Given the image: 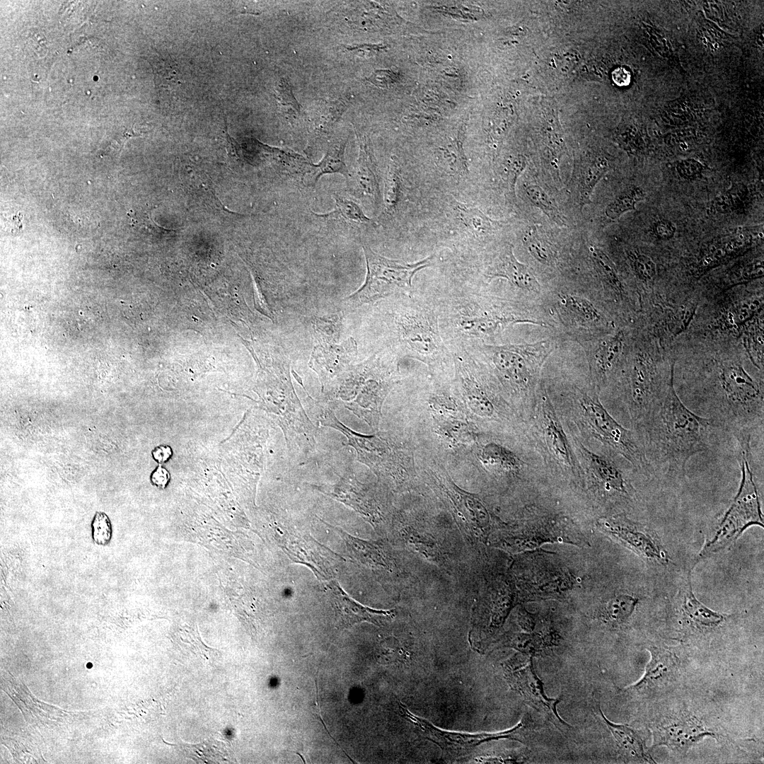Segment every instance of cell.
Returning a JSON list of instances; mask_svg holds the SVG:
<instances>
[{
  "instance_id": "30",
  "label": "cell",
  "mask_w": 764,
  "mask_h": 764,
  "mask_svg": "<svg viewBox=\"0 0 764 764\" xmlns=\"http://www.w3.org/2000/svg\"><path fill=\"white\" fill-rule=\"evenodd\" d=\"M598 715L605 725L610 730L620 748L632 756L649 762L654 760L646 750L645 743L642 733L625 724H615L606 717L601 708L598 705Z\"/></svg>"
},
{
  "instance_id": "35",
  "label": "cell",
  "mask_w": 764,
  "mask_h": 764,
  "mask_svg": "<svg viewBox=\"0 0 764 764\" xmlns=\"http://www.w3.org/2000/svg\"><path fill=\"white\" fill-rule=\"evenodd\" d=\"M457 213L467 230L475 238H485L492 233L499 224L482 211L465 204H457Z\"/></svg>"
},
{
  "instance_id": "29",
  "label": "cell",
  "mask_w": 764,
  "mask_h": 764,
  "mask_svg": "<svg viewBox=\"0 0 764 764\" xmlns=\"http://www.w3.org/2000/svg\"><path fill=\"white\" fill-rule=\"evenodd\" d=\"M347 137L332 141L328 147L323 158L317 164L312 165L311 170L303 179L308 187H315L318 180L325 175L337 173L346 178L349 177V171L345 161V151Z\"/></svg>"
},
{
  "instance_id": "45",
  "label": "cell",
  "mask_w": 764,
  "mask_h": 764,
  "mask_svg": "<svg viewBox=\"0 0 764 764\" xmlns=\"http://www.w3.org/2000/svg\"><path fill=\"white\" fill-rule=\"evenodd\" d=\"M91 538L95 545L105 547L112 538V525L108 515L102 511H96L91 523Z\"/></svg>"
},
{
  "instance_id": "37",
  "label": "cell",
  "mask_w": 764,
  "mask_h": 764,
  "mask_svg": "<svg viewBox=\"0 0 764 764\" xmlns=\"http://www.w3.org/2000/svg\"><path fill=\"white\" fill-rule=\"evenodd\" d=\"M748 190L741 183H734L712 200L710 212L717 214L732 213L743 209L748 201Z\"/></svg>"
},
{
  "instance_id": "52",
  "label": "cell",
  "mask_w": 764,
  "mask_h": 764,
  "mask_svg": "<svg viewBox=\"0 0 764 764\" xmlns=\"http://www.w3.org/2000/svg\"><path fill=\"white\" fill-rule=\"evenodd\" d=\"M344 47L349 52L355 54L359 55V56L367 55V54H371L372 52H374L375 51H378V50L383 48V47H381L380 45H366V44L347 45V46H345Z\"/></svg>"
},
{
  "instance_id": "8",
  "label": "cell",
  "mask_w": 764,
  "mask_h": 764,
  "mask_svg": "<svg viewBox=\"0 0 764 764\" xmlns=\"http://www.w3.org/2000/svg\"><path fill=\"white\" fill-rule=\"evenodd\" d=\"M739 449L741 478L738 492L721 518L712 539L703 548L702 555L727 547L751 525L763 526V514L751 465V447Z\"/></svg>"
},
{
  "instance_id": "5",
  "label": "cell",
  "mask_w": 764,
  "mask_h": 764,
  "mask_svg": "<svg viewBox=\"0 0 764 764\" xmlns=\"http://www.w3.org/2000/svg\"><path fill=\"white\" fill-rule=\"evenodd\" d=\"M388 315L393 340L407 356L433 366L452 355L441 336L432 296H400Z\"/></svg>"
},
{
  "instance_id": "54",
  "label": "cell",
  "mask_w": 764,
  "mask_h": 764,
  "mask_svg": "<svg viewBox=\"0 0 764 764\" xmlns=\"http://www.w3.org/2000/svg\"><path fill=\"white\" fill-rule=\"evenodd\" d=\"M394 74L389 71H377L368 79L377 86H386L393 81Z\"/></svg>"
},
{
  "instance_id": "18",
  "label": "cell",
  "mask_w": 764,
  "mask_h": 764,
  "mask_svg": "<svg viewBox=\"0 0 764 764\" xmlns=\"http://www.w3.org/2000/svg\"><path fill=\"white\" fill-rule=\"evenodd\" d=\"M648 649L651 659L644 674L637 683L624 690L648 693L664 688L676 678L680 667L678 656L669 649L657 646H650Z\"/></svg>"
},
{
  "instance_id": "43",
  "label": "cell",
  "mask_w": 764,
  "mask_h": 764,
  "mask_svg": "<svg viewBox=\"0 0 764 764\" xmlns=\"http://www.w3.org/2000/svg\"><path fill=\"white\" fill-rule=\"evenodd\" d=\"M155 81L158 87H169L180 82L177 64L170 58H156L153 62Z\"/></svg>"
},
{
  "instance_id": "47",
  "label": "cell",
  "mask_w": 764,
  "mask_h": 764,
  "mask_svg": "<svg viewBox=\"0 0 764 764\" xmlns=\"http://www.w3.org/2000/svg\"><path fill=\"white\" fill-rule=\"evenodd\" d=\"M676 170L681 178L691 181L702 177L704 166L694 159L681 160L676 163Z\"/></svg>"
},
{
  "instance_id": "4",
  "label": "cell",
  "mask_w": 764,
  "mask_h": 764,
  "mask_svg": "<svg viewBox=\"0 0 764 764\" xmlns=\"http://www.w3.org/2000/svg\"><path fill=\"white\" fill-rule=\"evenodd\" d=\"M641 339L619 366L635 427L662 398L673 379L674 359L670 349L647 329Z\"/></svg>"
},
{
  "instance_id": "24",
  "label": "cell",
  "mask_w": 764,
  "mask_h": 764,
  "mask_svg": "<svg viewBox=\"0 0 764 764\" xmlns=\"http://www.w3.org/2000/svg\"><path fill=\"white\" fill-rule=\"evenodd\" d=\"M610 168L609 161L601 154L589 152L578 160L572 179L581 207L591 202V196L596 185Z\"/></svg>"
},
{
  "instance_id": "23",
  "label": "cell",
  "mask_w": 764,
  "mask_h": 764,
  "mask_svg": "<svg viewBox=\"0 0 764 764\" xmlns=\"http://www.w3.org/2000/svg\"><path fill=\"white\" fill-rule=\"evenodd\" d=\"M579 449L604 490L614 495L626 497L629 494L625 475L612 457L592 452L581 444Z\"/></svg>"
},
{
  "instance_id": "40",
  "label": "cell",
  "mask_w": 764,
  "mask_h": 764,
  "mask_svg": "<svg viewBox=\"0 0 764 764\" xmlns=\"http://www.w3.org/2000/svg\"><path fill=\"white\" fill-rule=\"evenodd\" d=\"M646 194L639 186H631L612 200L605 209V215L611 220L618 219L624 213L636 209V204L645 199Z\"/></svg>"
},
{
  "instance_id": "20",
  "label": "cell",
  "mask_w": 764,
  "mask_h": 764,
  "mask_svg": "<svg viewBox=\"0 0 764 764\" xmlns=\"http://www.w3.org/2000/svg\"><path fill=\"white\" fill-rule=\"evenodd\" d=\"M366 487L348 470L328 490H318L353 508L370 523L376 524L381 519V515L375 499Z\"/></svg>"
},
{
  "instance_id": "14",
  "label": "cell",
  "mask_w": 764,
  "mask_h": 764,
  "mask_svg": "<svg viewBox=\"0 0 764 764\" xmlns=\"http://www.w3.org/2000/svg\"><path fill=\"white\" fill-rule=\"evenodd\" d=\"M357 354V343L352 337L340 345L323 342L314 347L309 366L318 374L323 392L335 388L338 380L351 369Z\"/></svg>"
},
{
  "instance_id": "31",
  "label": "cell",
  "mask_w": 764,
  "mask_h": 764,
  "mask_svg": "<svg viewBox=\"0 0 764 764\" xmlns=\"http://www.w3.org/2000/svg\"><path fill=\"white\" fill-rule=\"evenodd\" d=\"M560 301L568 315L579 324L596 326L607 323L602 313L586 299L565 294L560 296Z\"/></svg>"
},
{
  "instance_id": "22",
  "label": "cell",
  "mask_w": 764,
  "mask_h": 764,
  "mask_svg": "<svg viewBox=\"0 0 764 764\" xmlns=\"http://www.w3.org/2000/svg\"><path fill=\"white\" fill-rule=\"evenodd\" d=\"M678 608L683 623L700 632L716 628L725 618L722 614L710 609L697 599L693 591L690 575L681 591Z\"/></svg>"
},
{
  "instance_id": "12",
  "label": "cell",
  "mask_w": 764,
  "mask_h": 764,
  "mask_svg": "<svg viewBox=\"0 0 764 764\" xmlns=\"http://www.w3.org/2000/svg\"><path fill=\"white\" fill-rule=\"evenodd\" d=\"M521 654L505 663V676L509 683L530 706L544 715L559 731L565 734L572 727L565 722L557 712L556 707L561 698H550L545 695L543 683L534 669L533 656Z\"/></svg>"
},
{
  "instance_id": "33",
  "label": "cell",
  "mask_w": 764,
  "mask_h": 764,
  "mask_svg": "<svg viewBox=\"0 0 764 764\" xmlns=\"http://www.w3.org/2000/svg\"><path fill=\"white\" fill-rule=\"evenodd\" d=\"M504 646L514 648L520 653L534 656L554 644L551 633L526 632L513 633L502 640Z\"/></svg>"
},
{
  "instance_id": "10",
  "label": "cell",
  "mask_w": 764,
  "mask_h": 764,
  "mask_svg": "<svg viewBox=\"0 0 764 764\" xmlns=\"http://www.w3.org/2000/svg\"><path fill=\"white\" fill-rule=\"evenodd\" d=\"M399 712L420 738L436 743L441 750L443 757L449 760L468 757L480 743L492 740L509 739L523 743L529 728L528 721L523 718L515 727L504 731L479 734L456 732L435 727L427 719L412 713L400 702Z\"/></svg>"
},
{
  "instance_id": "3",
  "label": "cell",
  "mask_w": 764,
  "mask_h": 764,
  "mask_svg": "<svg viewBox=\"0 0 764 764\" xmlns=\"http://www.w3.org/2000/svg\"><path fill=\"white\" fill-rule=\"evenodd\" d=\"M432 298L441 336L451 352L487 344L518 323L539 324L525 318L511 303L471 289H458Z\"/></svg>"
},
{
  "instance_id": "9",
  "label": "cell",
  "mask_w": 764,
  "mask_h": 764,
  "mask_svg": "<svg viewBox=\"0 0 764 764\" xmlns=\"http://www.w3.org/2000/svg\"><path fill=\"white\" fill-rule=\"evenodd\" d=\"M579 401L584 424L591 434L625 458L635 469L651 474L638 434L620 424L603 406L597 395L581 392Z\"/></svg>"
},
{
  "instance_id": "26",
  "label": "cell",
  "mask_w": 764,
  "mask_h": 764,
  "mask_svg": "<svg viewBox=\"0 0 764 764\" xmlns=\"http://www.w3.org/2000/svg\"><path fill=\"white\" fill-rule=\"evenodd\" d=\"M541 427L550 451L569 468L576 463L566 434L549 400L543 396L540 410Z\"/></svg>"
},
{
  "instance_id": "1",
  "label": "cell",
  "mask_w": 764,
  "mask_h": 764,
  "mask_svg": "<svg viewBox=\"0 0 764 764\" xmlns=\"http://www.w3.org/2000/svg\"><path fill=\"white\" fill-rule=\"evenodd\" d=\"M671 345L673 378L697 415L731 434L738 444L763 429V370L741 337L685 332Z\"/></svg>"
},
{
  "instance_id": "6",
  "label": "cell",
  "mask_w": 764,
  "mask_h": 764,
  "mask_svg": "<svg viewBox=\"0 0 764 764\" xmlns=\"http://www.w3.org/2000/svg\"><path fill=\"white\" fill-rule=\"evenodd\" d=\"M366 276L364 284L347 299L352 306L373 303L378 300L398 294H413L412 279L420 270L431 267L434 255L413 263H404L386 258L362 244Z\"/></svg>"
},
{
  "instance_id": "28",
  "label": "cell",
  "mask_w": 764,
  "mask_h": 764,
  "mask_svg": "<svg viewBox=\"0 0 764 764\" xmlns=\"http://www.w3.org/2000/svg\"><path fill=\"white\" fill-rule=\"evenodd\" d=\"M345 542L351 557L368 567L391 571L393 562L379 542L366 541L335 528Z\"/></svg>"
},
{
  "instance_id": "16",
  "label": "cell",
  "mask_w": 764,
  "mask_h": 764,
  "mask_svg": "<svg viewBox=\"0 0 764 764\" xmlns=\"http://www.w3.org/2000/svg\"><path fill=\"white\" fill-rule=\"evenodd\" d=\"M359 144L357 166L347 180L349 191L357 199L373 204L381 205L380 181L369 138L356 132Z\"/></svg>"
},
{
  "instance_id": "32",
  "label": "cell",
  "mask_w": 764,
  "mask_h": 764,
  "mask_svg": "<svg viewBox=\"0 0 764 764\" xmlns=\"http://www.w3.org/2000/svg\"><path fill=\"white\" fill-rule=\"evenodd\" d=\"M522 241L528 252L541 264L552 266L556 263V248L540 228L529 226L523 234Z\"/></svg>"
},
{
  "instance_id": "17",
  "label": "cell",
  "mask_w": 764,
  "mask_h": 764,
  "mask_svg": "<svg viewBox=\"0 0 764 764\" xmlns=\"http://www.w3.org/2000/svg\"><path fill=\"white\" fill-rule=\"evenodd\" d=\"M327 590L338 623L343 627H349L361 622L381 626L395 616L394 609L376 610L354 601L335 580H331L327 584Z\"/></svg>"
},
{
  "instance_id": "15",
  "label": "cell",
  "mask_w": 764,
  "mask_h": 764,
  "mask_svg": "<svg viewBox=\"0 0 764 764\" xmlns=\"http://www.w3.org/2000/svg\"><path fill=\"white\" fill-rule=\"evenodd\" d=\"M652 731L653 747L666 746L680 753H685L700 739L712 734L695 717L684 714L664 719Z\"/></svg>"
},
{
  "instance_id": "36",
  "label": "cell",
  "mask_w": 764,
  "mask_h": 764,
  "mask_svg": "<svg viewBox=\"0 0 764 764\" xmlns=\"http://www.w3.org/2000/svg\"><path fill=\"white\" fill-rule=\"evenodd\" d=\"M590 252L591 260L601 279L615 296L622 298L626 293L625 289L613 261L598 248L591 246Z\"/></svg>"
},
{
  "instance_id": "7",
  "label": "cell",
  "mask_w": 764,
  "mask_h": 764,
  "mask_svg": "<svg viewBox=\"0 0 764 764\" xmlns=\"http://www.w3.org/2000/svg\"><path fill=\"white\" fill-rule=\"evenodd\" d=\"M386 372L380 357L374 355L351 368L338 380L335 397L345 407L375 427L381 403L392 386Z\"/></svg>"
},
{
  "instance_id": "41",
  "label": "cell",
  "mask_w": 764,
  "mask_h": 764,
  "mask_svg": "<svg viewBox=\"0 0 764 764\" xmlns=\"http://www.w3.org/2000/svg\"><path fill=\"white\" fill-rule=\"evenodd\" d=\"M400 195V174L397 164L392 163L388 168L385 182L383 216H391L395 214Z\"/></svg>"
},
{
  "instance_id": "19",
  "label": "cell",
  "mask_w": 764,
  "mask_h": 764,
  "mask_svg": "<svg viewBox=\"0 0 764 764\" xmlns=\"http://www.w3.org/2000/svg\"><path fill=\"white\" fill-rule=\"evenodd\" d=\"M484 276L490 282L504 278L514 287L525 291L539 292L540 286L528 267L514 256L511 244L503 245L487 265Z\"/></svg>"
},
{
  "instance_id": "50",
  "label": "cell",
  "mask_w": 764,
  "mask_h": 764,
  "mask_svg": "<svg viewBox=\"0 0 764 764\" xmlns=\"http://www.w3.org/2000/svg\"><path fill=\"white\" fill-rule=\"evenodd\" d=\"M170 475L169 472L161 465H158L150 475V482L159 489H165L169 483Z\"/></svg>"
},
{
  "instance_id": "55",
  "label": "cell",
  "mask_w": 764,
  "mask_h": 764,
  "mask_svg": "<svg viewBox=\"0 0 764 764\" xmlns=\"http://www.w3.org/2000/svg\"><path fill=\"white\" fill-rule=\"evenodd\" d=\"M613 75L620 76L619 77H618V79H615L616 83H618L620 85L625 84V82L627 81L628 79H629V78L623 77V76H627V75H629V74L625 70H624L623 69H618V70H615V74H613Z\"/></svg>"
},
{
  "instance_id": "21",
  "label": "cell",
  "mask_w": 764,
  "mask_h": 764,
  "mask_svg": "<svg viewBox=\"0 0 764 764\" xmlns=\"http://www.w3.org/2000/svg\"><path fill=\"white\" fill-rule=\"evenodd\" d=\"M334 208L325 214L313 215L328 228L333 231L357 235L374 224L371 219L365 215L361 207L353 199L333 194Z\"/></svg>"
},
{
  "instance_id": "42",
  "label": "cell",
  "mask_w": 764,
  "mask_h": 764,
  "mask_svg": "<svg viewBox=\"0 0 764 764\" xmlns=\"http://www.w3.org/2000/svg\"><path fill=\"white\" fill-rule=\"evenodd\" d=\"M514 605V596L510 588L502 587L496 594L493 601L490 626L500 627Z\"/></svg>"
},
{
  "instance_id": "48",
  "label": "cell",
  "mask_w": 764,
  "mask_h": 764,
  "mask_svg": "<svg viewBox=\"0 0 764 764\" xmlns=\"http://www.w3.org/2000/svg\"><path fill=\"white\" fill-rule=\"evenodd\" d=\"M526 165V159L523 156H516L508 161L507 177L510 191L514 192L517 178L525 170Z\"/></svg>"
},
{
  "instance_id": "44",
  "label": "cell",
  "mask_w": 764,
  "mask_h": 764,
  "mask_svg": "<svg viewBox=\"0 0 764 764\" xmlns=\"http://www.w3.org/2000/svg\"><path fill=\"white\" fill-rule=\"evenodd\" d=\"M482 458L486 462L499 465L507 470H516L519 467V461L510 451L494 444L485 446Z\"/></svg>"
},
{
  "instance_id": "11",
  "label": "cell",
  "mask_w": 764,
  "mask_h": 764,
  "mask_svg": "<svg viewBox=\"0 0 764 764\" xmlns=\"http://www.w3.org/2000/svg\"><path fill=\"white\" fill-rule=\"evenodd\" d=\"M554 348L551 340L532 344L482 345L472 349L488 357L502 377L513 387L528 388L536 374Z\"/></svg>"
},
{
  "instance_id": "49",
  "label": "cell",
  "mask_w": 764,
  "mask_h": 764,
  "mask_svg": "<svg viewBox=\"0 0 764 764\" xmlns=\"http://www.w3.org/2000/svg\"><path fill=\"white\" fill-rule=\"evenodd\" d=\"M654 235L659 240L668 241L673 238L676 232L674 223L667 219L656 221L652 227Z\"/></svg>"
},
{
  "instance_id": "2",
  "label": "cell",
  "mask_w": 764,
  "mask_h": 764,
  "mask_svg": "<svg viewBox=\"0 0 764 764\" xmlns=\"http://www.w3.org/2000/svg\"><path fill=\"white\" fill-rule=\"evenodd\" d=\"M651 473L683 475L689 460L707 449L713 422L695 413L671 381L666 393L635 427Z\"/></svg>"
},
{
  "instance_id": "27",
  "label": "cell",
  "mask_w": 764,
  "mask_h": 764,
  "mask_svg": "<svg viewBox=\"0 0 764 764\" xmlns=\"http://www.w3.org/2000/svg\"><path fill=\"white\" fill-rule=\"evenodd\" d=\"M625 342V333L620 330L607 336L597 345L591 357V366L598 386H603L613 371L620 366Z\"/></svg>"
},
{
  "instance_id": "13",
  "label": "cell",
  "mask_w": 764,
  "mask_h": 764,
  "mask_svg": "<svg viewBox=\"0 0 764 764\" xmlns=\"http://www.w3.org/2000/svg\"><path fill=\"white\" fill-rule=\"evenodd\" d=\"M597 523L602 531L648 561L660 565L668 563L670 558L666 550L642 526L620 515L602 518Z\"/></svg>"
},
{
  "instance_id": "34",
  "label": "cell",
  "mask_w": 764,
  "mask_h": 764,
  "mask_svg": "<svg viewBox=\"0 0 764 764\" xmlns=\"http://www.w3.org/2000/svg\"><path fill=\"white\" fill-rule=\"evenodd\" d=\"M625 254L632 272L643 286L644 300L654 289L656 265L650 256L637 249L626 250Z\"/></svg>"
},
{
  "instance_id": "38",
  "label": "cell",
  "mask_w": 764,
  "mask_h": 764,
  "mask_svg": "<svg viewBox=\"0 0 764 764\" xmlns=\"http://www.w3.org/2000/svg\"><path fill=\"white\" fill-rule=\"evenodd\" d=\"M638 599L629 594H618L609 598L601 610L603 618L612 624L625 622L634 612Z\"/></svg>"
},
{
  "instance_id": "25",
  "label": "cell",
  "mask_w": 764,
  "mask_h": 764,
  "mask_svg": "<svg viewBox=\"0 0 764 764\" xmlns=\"http://www.w3.org/2000/svg\"><path fill=\"white\" fill-rule=\"evenodd\" d=\"M350 103L351 96H344L323 100L318 105L309 122L308 151H312L330 134Z\"/></svg>"
},
{
  "instance_id": "46",
  "label": "cell",
  "mask_w": 764,
  "mask_h": 764,
  "mask_svg": "<svg viewBox=\"0 0 764 764\" xmlns=\"http://www.w3.org/2000/svg\"><path fill=\"white\" fill-rule=\"evenodd\" d=\"M276 98L279 108L282 112L292 117H297L301 113V106L294 96L291 86L289 82L282 79L277 87Z\"/></svg>"
},
{
  "instance_id": "39",
  "label": "cell",
  "mask_w": 764,
  "mask_h": 764,
  "mask_svg": "<svg viewBox=\"0 0 764 764\" xmlns=\"http://www.w3.org/2000/svg\"><path fill=\"white\" fill-rule=\"evenodd\" d=\"M525 192L530 202L540 209L550 219L560 227L567 226L565 217L560 212L556 202L540 186L531 184L525 187Z\"/></svg>"
},
{
  "instance_id": "51",
  "label": "cell",
  "mask_w": 764,
  "mask_h": 764,
  "mask_svg": "<svg viewBox=\"0 0 764 764\" xmlns=\"http://www.w3.org/2000/svg\"><path fill=\"white\" fill-rule=\"evenodd\" d=\"M173 450L168 445H159L156 446L151 451L153 459L159 465L163 464L171 458Z\"/></svg>"
},
{
  "instance_id": "53",
  "label": "cell",
  "mask_w": 764,
  "mask_h": 764,
  "mask_svg": "<svg viewBox=\"0 0 764 764\" xmlns=\"http://www.w3.org/2000/svg\"><path fill=\"white\" fill-rule=\"evenodd\" d=\"M22 214L18 213L4 219V229L13 233H18L22 228Z\"/></svg>"
}]
</instances>
